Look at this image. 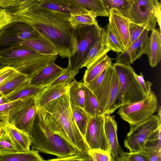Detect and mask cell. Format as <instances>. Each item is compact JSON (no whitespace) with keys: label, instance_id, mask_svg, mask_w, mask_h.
Here are the masks:
<instances>
[{"label":"cell","instance_id":"cell-20","mask_svg":"<svg viewBox=\"0 0 161 161\" xmlns=\"http://www.w3.org/2000/svg\"><path fill=\"white\" fill-rule=\"evenodd\" d=\"M69 84H59L46 87L36 96L37 108L68 93Z\"/></svg>","mask_w":161,"mask_h":161},{"label":"cell","instance_id":"cell-35","mask_svg":"<svg viewBox=\"0 0 161 161\" xmlns=\"http://www.w3.org/2000/svg\"><path fill=\"white\" fill-rule=\"evenodd\" d=\"M145 147L161 151V125L149 136Z\"/></svg>","mask_w":161,"mask_h":161},{"label":"cell","instance_id":"cell-31","mask_svg":"<svg viewBox=\"0 0 161 161\" xmlns=\"http://www.w3.org/2000/svg\"><path fill=\"white\" fill-rule=\"evenodd\" d=\"M71 106L73 117L76 124L84 138L87 126L91 116L85 111L84 109L71 104Z\"/></svg>","mask_w":161,"mask_h":161},{"label":"cell","instance_id":"cell-25","mask_svg":"<svg viewBox=\"0 0 161 161\" xmlns=\"http://www.w3.org/2000/svg\"><path fill=\"white\" fill-rule=\"evenodd\" d=\"M30 78L20 73L0 85V92L6 96L29 84Z\"/></svg>","mask_w":161,"mask_h":161},{"label":"cell","instance_id":"cell-53","mask_svg":"<svg viewBox=\"0 0 161 161\" xmlns=\"http://www.w3.org/2000/svg\"><path fill=\"white\" fill-rule=\"evenodd\" d=\"M2 8L0 7V10Z\"/></svg>","mask_w":161,"mask_h":161},{"label":"cell","instance_id":"cell-14","mask_svg":"<svg viewBox=\"0 0 161 161\" xmlns=\"http://www.w3.org/2000/svg\"><path fill=\"white\" fill-rule=\"evenodd\" d=\"M108 24L124 47L125 52L131 45L129 26L130 20L115 8L110 10Z\"/></svg>","mask_w":161,"mask_h":161},{"label":"cell","instance_id":"cell-19","mask_svg":"<svg viewBox=\"0 0 161 161\" xmlns=\"http://www.w3.org/2000/svg\"><path fill=\"white\" fill-rule=\"evenodd\" d=\"M3 128L11 137L18 152H24L30 150L32 142L28 133L8 122Z\"/></svg>","mask_w":161,"mask_h":161},{"label":"cell","instance_id":"cell-29","mask_svg":"<svg viewBox=\"0 0 161 161\" xmlns=\"http://www.w3.org/2000/svg\"><path fill=\"white\" fill-rule=\"evenodd\" d=\"M102 38L107 48L118 53L124 52L125 49L110 26L108 24L102 29Z\"/></svg>","mask_w":161,"mask_h":161},{"label":"cell","instance_id":"cell-49","mask_svg":"<svg viewBox=\"0 0 161 161\" xmlns=\"http://www.w3.org/2000/svg\"><path fill=\"white\" fill-rule=\"evenodd\" d=\"M8 112H0V117H8Z\"/></svg>","mask_w":161,"mask_h":161},{"label":"cell","instance_id":"cell-50","mask_svg":"<svg viewBox=\"0 0 161 161\" xmlns=\"http://www.w3.org/2000/svg\"><path fill=\"white\" fill-rule=\"evenodd\" d=\"M158 116H159V118L161 119V107L159 106L158 107Z\"/></svg>","mask_w":161,"mask_h":161},{"label":"cell","instance_id":"cell-40","mask_svg":"<svg viewBox=\"0 0 161 161\" xmlns=\"http://www.w3.org/2000/svg\"><path fill=\"white\" fill-rule=\"evenodd\" d=\"M19 73L8 66L0 69V85Z\"/></svg>","mask_w":161,"mask_h":161},{"label":"cell","instance_id":"cell-10","mask_svg":"<svg viewBox=\"0 0 161 161\" xmlns=\"http://www.w3.org/2000/svg\"><path fill=\"white\" fill-rule=\"evenodd\" d=\"M41 36L36 30L27 24L14 21L0 31V52L20 45L25 40Z\"/></svg>","mask_w":161,"mask_h":161},{"label":"cell","instance_id":"cell-33","mask_svg":"<svg viewBox=\"0 0 161 161\" xmlns=\"http://www.w3.org/2000/svg\"><path fill=\"white\" fill-rule=\"evenodd\" d=\"M18 152L9 135L3 128L0 135V154Z\"/></svg>","mask_w":161,"mask_h":161},{"label":"cell","instance_id":"cell-3","mask_svg":"<svg viewBox=\"0 0 161 161\" xmlns=\"http://www.w3.org/2000/svg\"><path fill=\"white\" fill-rule=\"evenodd\" d=\"M29 134L32 142V149L57 157L48 161H91L62 137L51 131L38 109Z\"/></svg>","mask_w":161,"mask_h":161},{"label":"cell","instance_id":"cell-37","mask_svg":"<svg viewBox=\"0 0 161 161\" xmlns=\"http://www.w3.org/2000/svg\"><path fill=\"white\" fill-rule=\"evenodd\" d=\"M91 161H112L109 152L100 149H90L88 152Z\"/></svg>","mask_w":161,"mask_h":161},{"label":"cell","instance_id":"cell-46","mask_svg":"<svg viewBox=\"0 0 161 161\" xmlns=\"http://www.w3.org/2000/svg\"><path fill=\"white\" fill-rule=\"evenodd\" d=\"M14 101L5 103L3 104H0V112H8L9 109L13 104Z\"/></svg>","mask_w":161,"mask_h":161},{"label":"cell","instance_id":"cell-2","mask_svg":"<svg viewBox=\"0 0 161 161\" xmlns=\"http://www.w3.org/2000/svg\"><path fill=\"white\" fill-rule=\"evenodd\" d=\"M37 109L51 131L91 161L90 148L74 119L68 92Z\"/></svg>","mask_w":161,"mask_h":161},{"label":"cell","instance_id":"cell-21","mask_svg":"<svg viewBox=\"0 0 161 161\" xmlns=\"http://www.w3.org/2000/svg\"><path fill=\"white\" fill-rule=\"evenodd\" d=\"M145 54L148 56L150 65L156 66L161 58V31L155 29L152 31Z\"/></svg>","mask_w":161,"mask_h":161},{"label":"cell","instance_id":"cell-30","mask_svg":"<svg viewBox=\"0 0 161 161\" xmlns=\"http://www.w3.org/2000/svg\"><path fill=\"white\" fill-rule=\"evenodd\" d=\"M46 87H38L28 84L4 97V101L5 103L11 102L31 96L36 95Z\"/></svg>","mask_w":161,"mask_h":161},{"label":"cell","instance_id":"cell-11","mask_svg":"<svg viewBox=\"0 0 161 161\" xmlns=\"http://www.w3.org/2000/svg\"><path fill=\"white\" fill-rule=\"evenodd\" d=\"M160 125L161 119L153 115L140 123L130 125V131L124 140L125 147L130 152L140 151L149 136Z\"/></svg>","mask_w":161,"mask_h":161},{"label":"cell","instance_id":"cell-32","mask_svg":"<svg viewBox=\"0 0 161 161\" xmlns=\"http://www.w3.org/2000/svg\"><path fill=\"white\" fill-rule=\"evenodd\" d=\"M104 6L109 13L112 8L117 10L123 15L128 19L130 3L127 0H102Z\"/></svg>","mask_w":161,"mask_h":161},{"label":"cell","instance_id":"cell-36","mask_svg":"<svg viewBox=\"0 0 161 161\" xmlns=\"http://www.w3.org/2000/svg\"><path fill=\"white\" fill-rule=\"evenodd\" d=\"M71 16L74 27L79 24L92 25L97 22L96 20V17L90 13L72 14Z\"/></svg>","mask_w":161,"mask_h":161},{"label":"cell","instance_id":"cell-45","mask_svg":"<svg viewBox=\"0 0 161 161\" xmlns=\"http://www.w3.org/2000/svg\"><path fill=\"white\" fill-rule=\"evenodd\" d=\"M24 0H0V7L8 8L17 6Z\"/></svg>","mask_w":161,"mask_h":161},{"label":"cell","instance_id":"cell-1","mask_svg":"<svg viewBox=\"0 0 161 161\" xmlns=\"http://www.w3.org/2000/svg\"><path fill=\"white\" fill-rule=\"evenodd\" d=\"M7 9L14 21L27 24L49 40L60 56L69 53L74 28L71 14L50 9L40 0H24L19 5Z\"/></svg>","mask_w":161,"mask_h":161},{"label":"cell","instance_id":"cell-9","mask_svg":"<svg viewBox=\"0 0 161 161\" xmlns=\"http://www.w3.org/2000/svg\"><path fill=\"white\" fill-rule=\"evenodd\" d=\"M119 90L117 72L113 65L107 69L104 77L99 87L93 92L105 114L110 115L117 108L116 102Z\"/></svg>","mask_w":161,"mask_h":161},{"label":"cell","instance_id":"cell-41","mask_svg":"<svg viewBox=\"0 0 161 161\" xmlns=\"http://www.w3.org/2000/svg\"><path fill=\"white\" fill-rule=\"evenodd\" d=\"M147 158L148 161H161V151L144 147L141 151Z\"/></svg>","mask_w":161,"mask_h":161},{"label":"cell","instance_id":"cell-51","mask_svg":"<svg viewBox=\"0 0 161 161\" xmlns=\"http://www.w3.org/2000/svg\"><path fill=\"white\" fill-rule=\"evenodd\" d=\"M3 128H2V127H0V135L1 133V131H2V130L3 129Z\"/></svg>","mask_w":161,"mask_h":161},{"label":"cell","instance_id":"cell-26","mask_svg":"<svg viewBox=\"0 0 161 161\" xmlns=\"http://www.w3.org/2000/svg\"><path fill=\"white\" fill-rule=\"evenodd\" d=\"M39 152L32 149L24 152L0 154V161H43Z\"/></svg>","mask_w":161,"mask_h":161},{"label":"cell","instance_id":"cell-28","mask_svg":"<svg viewBox=\"0 0 161 161\" xmlns=\"http://www.w3.org/2000/svg\"><path fill=\"white\" fill-rule=\"evenodd\" d=\"M109 51L104 45L102 36L93 45L88 52L81 66V68L83 67L88 68Z\"/></svg>","mask_w":161,"mask_h":161},{"label":"cell","instance_id":"cell-23","mask_svg":"<svg viewBox=\"0 0 161 161\" xmlns=\"http://www.w3.org/2000/svg\"><path fill=\"white\" fill-rule=\"evenodd\" d=\"M112 64L111 59L107 53L104 54L87 68L83 76V83L85 85L88 84Z\"/></svg>","mask_w":161,"mask_h":161},{"label":"cell","instance_id":"cell-12","mask_svg":"<svg viewBox=\"0 0 161 161\" xmlns=\"http://www.w3.org/2000/svg\"><path fill=\"white\" fill-rule=\"evenodd\" d=\"M128 19L149 31L155 29L156 12L161 5L158 0H132L130 2Z\"/></svg>","mask_w":161,"mask_h":161},{"label":"cell","instance_id":"cell-4","mask_svg":"<svg viewBox=\"0 0 161 161\" xmlns=\"http://www.w3.org/2000/svg\"><path fill=\"white\" fill-rule=\"evenodd\" d=\"M8 66L30 78L46 65L55 61L57 56L41 54L27 46L19 45L0 52Z\"/></svg>","mask_w":161,"mask_h":161},{"label":"cell","instance_id":"cell-17","mask_svg":"<svg viewBox=\"0 0 161 161\" xmlns=\"http://www.w3.org/2000/svg\"><path fill=\"white\" fill-rule=\"evenodd\" d=\"M66 69V68H61L53 61L33 75L30 78L29 84L38 87L48 86Z\"/></svg>","mask_w":161,"mask_h":161},{"label":"cell","instance_id":"cell-7","mask_svg":"<svg viewBox=\"0 0 161 161\" xmlns=\"http://www.w3.org/2000/svg\"><path fill=\"white\" fill-rule=\"evenodd\" d=\"M36 95L14 101L8 112V122L28 134L36 114Z\"/></svg>","mask_w":161,"mask_h":161},{"label":"cell","instance_id":"cell-52","mask_svg":"<svg viewBox=\"0 0 161 161\" xmlns=\"http://www.w3.org/2000/svg\"><path fill=\"white\" fill-rule=\"evenodd\" d=\"M127 1H129V2H131L132 0H127Z\"/></svg>","mask_w":161,"mask_h":161},{"label":"cell","instance_id":"cell-8","mask_svg":"<svg viewBox=\"0 0 161 161\" xmlns=\"http://www.w3.org/2000/svg\"><path fill=\"white\" fill-rule=\"evenodd\" d=\"M158 101L156 96L151 91L144 99L120 107L118 114L130 125H135L146 120L157 110Z\"/></svg>","mask_w":161,"mask_h":161},{"label":"cell","instance_id":"cell-27","mask_svg":"<svg viewBox=\"0 0 161 161\" xmlns=\"http://www.w3.org/2000/svg\"><path fill=\"white\" fill-rule=\"evenodd\" d=\"M68 95L71 104L84 109L85 96L81 82L75 79L72 81L69 85Z\"/></svg>","mask_w":161,"mask_h":161},{"label":"cell","instance_id":"cell-15","mask_svg":"<svg viewBox=\"0 0 161 161\" xmlns=\"http://www.w3.org/2000/svg\"><path fill=\"white\" fill-rule=\"evenodd\" d=\"M149 31L145 29L140 36L124 52L117 53L116 62L130 65L145 54V49L149 38Z\"/></svg>","mask_w":161,"mask_h":161},{"label":"cell","instance_id":"cell-6","mask_svg":"<svg viewBox=\"0 0 161 161\" xmlns=\"http://www.w3.org/2000/svg\"><path fill=\"white\" fill-rule=\"evenodd\" d=\"M113 65L119 78V90L116 102L117 108L145 98L147 95L137 81L135 76L136 73L130 65L117 62Z\"/></svg>","mask_w":161,"mask_h":161},{"label":"cell","instance_id":"cell-34","mask_svg":"<svg viewBox=\"0 0 161 161\" xmlns=\"http://www.w3.org/2000/svg\"><path fill=\"white\" fill-rule=\"evenodd\" d=\"M79 70L72 69L69 62L65 71L48 86H52L59 84L70 83L75 79Z\"/></svg>","mask_w":161,"mask_h":161},{"label":"cell","instance_id":"cell-43","mask_svg":"<svg viewBox=\"0 0 161 161\" xmlns=\"http://www.w3.org/2000/svg\"><path fill=\"white\" fill-rule=\"evenodd\" d=\"M107 69L103 71L88 84L86 85L92 92L97 89L102 82L106 74Z\"/></svg>","mask_w":161,"mask_h":161},{"label":"cell","instance_id":"cell-16","mask_svg":"<svg viewBox=\"0 0 161 161\" xmlns=\"http://www.w3.org/2000/svg\"><path fill=\"white\" fill-rule=\"evenodd\" d=\"M60 5L90 13L96 17H109L102 0H50Z\"/></svg>","mask_w":161,"mask_h":161},{"label":"cell","instance_id":"cell-18","mask_svg":"<svg viewBox=\"0 0 161 161\" xmlns=\"http://www.w3.org/2000/svg\"><path fill=\"white\" fill-rule=\"evenodd\" d=\"M104 129L106 136L109 145L112 161H117L124 151L120 146L117 137V123L114 116L105 115Z\"/></svg>","mask_w":161,"mask_h":161},{"label":"cell","instance_id":"cell-44","mask_svg":"<svg viewBox=\"0 0 161 161\" xmlns=\"http://www.w3.org/2000/svg\"><path fill=\"white\" fill-rule=\"evenodd\" d=\"M135 76L144 93L146 95H149L151 91V87L152 83L149 81H145L142 73L140 75H138L136 73Z\"/></svg>","mask_w":161,"mask_h":161},{"label":"cell","instance_id":"cell-22","mask_svg":"<svg viewBox=\"0 0 161 161\" xmlns=\"http://www.w3.org/2000/svg\"><path fill=\"white\" fill-rule=\"evenodd\" d=\"M21 45L28 46L43 55L53 56L58 55L55 46L42 36L39 38L25 40Z\"/></svg>","mask_w":161,"mask_h":161},{"label":"cell","instance_id":"cell-24","mask_svg":"<svg viewBox=\"0 0 161 161\" xmlns=\"http://www.w3.org/2000/svg\"><path fill=\"white\" fill-rule=\"evenodd\" d=\"M82 87L85 96V101L84 109L91 116L106 115L94 93L90 90L83 82Z\"/></svg>","mask_w":161,"mask_h":161},{"label":"cell","instance_id":"cell-42","mask_svg":"<svg viewBox=\"0 0 161 161\" xmlns=\"http://www.w3.org/2000/svg\"><path fill=\"white\" fill-rule=\"evenodd\" d=\"M14 21L13 16L7 9L0 10V31L5 26Z\"/></svg>","mask_w":161,"mask_h":161},{"label":"cell","instance_id":"cell-5","mask_svg":"<svg viewBox=\"0 0 161 161\" xmlns=\"http://www.w3.org/2000/svg\"><path fill=\"white\" fill-rule=\"evenodd\" d=\"M102 36V28L97 22L92 25L79 24L74 27L72 49L68 58L72 69L81 68L88 52Z\"/></svg>","mask_w":161,"mask_h":161},{"label":"cell","instance_id":"cell-38","mask_svg":"<svg viewBox=\"0 0 161 161\" xmlns=\"http://www.w3.org/2000/svg\"><path fill=\"white\" fill-rule=\"evenodd\" d=\"M119 161H148L147 157L141 151L126 153L124 152L117 159Z\"/></svg>","mask_w":161,"mask_h":161},{"label":"cell","instance_id":"cell-39","mask_svg":"<svg viewBox=\"0 0 161 161\" xmlns=\"http://www.w3.org/2000/svg\"><path fill=\"white\" fill-rule=\"evenodd\" d=\"M145 29L140 25L130 21L129 30L131 45L140 36Z\"/></svg>","mask_w":161,"mask_h":161},{"label":"cell","instance_id":"cell-13","mask_svg":"<svg viewBox=\"0 0 161 161\" xmlns=\"http://www.w3.org/2000/svg\"><path fill=\"white\" fill-rule=\"evenodd\" d=\"M105 115L90 117L84 138L90 149H100L110 152V147L104 129Z\"/></svg>","mask_w":161,"mask_h":161},{"label":"cell","instance_id":"cell-47","mask_svg":"<svg viewBox=\"0 0 161 161\" xmlns=\"http://www.w3.org/2000/svg\"><path fill=\"white\" fill-rule=\"evenodd\" d=\"M7 122V117H0V127L3 128Z\"/></svg>","mask_w":161,"mask_h":161},{"label":"cell","instance_id":"cell-48","mask_svg":"<svg viewBox=\"0 0 161 161\" xmlns=\"http://www.w3.org/2000/svg\"><path fill=\"white\" fill-rule=\"evenodd\" d=\"M7 66V64L0 56V69Z\"/></svg>","mask_w":161,"mask_h":161}]
</instances>
